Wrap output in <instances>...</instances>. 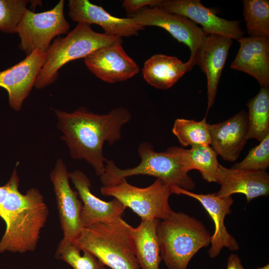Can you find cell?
Here are the masks:
<instances>
[{
    "label": "cell",
    "instance_id": "20",
    "mask_svg": "<svg viewBox=\"0 0 269 269\" xmlns=\"http://www.w3.org/2000/svg\"><path fill=\"white\" fill-rule=\"evenodd\" d=\"M238 41L240 48L231 64V68L252 76L258 81L261 87H269V37H242Z\"/></svg>",
    "mask_w": 269,
    "mask_h": 269
},
{
    "label": "cell",
    "instance_id": "10",
    "mask_svg": "<svg viewBox=\"0 0 269 269\" xmlns=\"http://www.w3.org/2000/svg\"><path fill=\"white\" fill-rule=\"evenodd\" d=\"M56 196L64 241H74L83 228L80 219L82 203L69 182V172L64 161L58 158L50 173Z\"/></svg>",
    "mask_w": 269,
    "mask_h": 269
},
{
    "label": "cell",
    "instance_id": "23",
    "mask_svg": "<svg viewBox=\"0 0 269 269\" xmlns=\"http://www.w3.org/2000/svg\"><path fill=\"white\" fill-rule=\"evenodd\" d=\"M170 147L179 156L188 172L196 169L207 182H217L220 163L217 160V154L210 145L195 146L190 149L178 146Z\"/></svg>",
    "mask_w": 269,
    "mask_h": 269
},
{
    "label": "cell",
    "instance_id": "1",
    "mask_svg": "<svg viewBox=\"0 0 269 269\" xmlns=\"http://www.w3.org/2000/svg\"><path fill=\"white\" fill-rule=\"evenodd\" d=\"M54 112L57 127L63 134L61 138L68 146L70 156L85 160L101 176L108 160L103 155L104 143L112 145L121 138L122 127L132 118L129 110L120 107L107 114H97L82 107L71 113Z\"/></svg>",
    "mask_w": 269,
    "mask_h": 269
},
{
    "label": "cell",
    "instance_id": "2",
    "mask_svg": "<svg viewBox=\"0 0 269 269\" xmlns=\"http://www.w3.org/2000/svg\"><path fill=\"white\" fill-rule=\"evenodd\" d=\"M18 164L9 178L10 189L1 207L0 217L6 230L0 241V254L34 251L48 215L47 206L38 189L31 188L25 194L19 192Z\"/></svg>",
    "mask_w": 269,
    "mask_h": 269
},
{
    "label": "cell",
    "instance_id": "13",
    "mask_svg": "<svg viewBox=\"0 0 269 269\" xmlns=\"http://www.w3.org/2000/svg\"><path fill=\"white\" fill-rule=\"evenodd\" d=\"M172 194H183L198 200L208 213L215 225V230L210 238L211 247L208 253L211 258L216 257L224 247L232 251H237L239 246L236 239L227 231L224 219L231 212L234 202L232 196L221 197L216 193L197 194L179 187L170 186Z\"/></svg>",
    "mask_w": 269,
    "mask_h": 269
},
{
    "label": "cell",
    "instance_id": "18",
    "mask_svg": "<svg viewBox=\"0 0 269 269\" xmlns=\"http://www.w3.org/2000/svg\"><path fill=\"white\" fill-rule=\"evenodd\" d=\"M211 145L227 161H236L248 140V114L242 110L223 122L209 126Z\"/></svg>",
    "mask_w": 269,
    "mask_h": 269
},
{
    "label": "cell",
    "instance_id": "8",
    "mask_svg": "<svg viewBox=\"0 0 269 269\" xmlns=\"http://www.w3.org/2000/svg\"><path fill=\"white\" fill-rule=\"evenodd\" d=\"M64 0H60L51 9L35 13L26 9L19 22L17 33L19 48L30 55L35 50L45 52L52 40L66 33L70 25L64 14Z\"/></svg>",
    "mask_w": 269,
    "mask_h": 269
},
{
    "label": "cell",
    "instance_id": "14",
    "mask_svg": "<svg viewBox=\"0 0 269 269\" xmlns=\"http://www.w3.org/2000/svg\"><path fill=\"white\" fill-rule=\"evenodd\" d=\"M119 43L98 49L84 58L88 69L97 78L109 83L124 81L139 71L137 63Z\"/></svg>",
    "mask_w": 269,
    "mask_h": 269
},
{
    "label": "cell",
    "instance_id": "3",
    "mask_svg": "<svg viewBox=\"0 0 269 269\" xmlns=\"http://www.w3.org/2000/svg\"><path fill=\"white\" fill-rule=\"evenodd\" d=\"M157 235L161 259L168 269H186L196 253L208 246L211 236L202 222L174 211L159 221Z\"/></svg>",
    "mask_w": 269,
    "mask_h": 269
},
{
    "label": "cell",
    "instance_id": "29",
    "mask_svg": "<svg viewBox=\"0 0 269 269\" xmlns=\"http://www.w3.org/2000/svg\"><path fill=\"white\" fill-rule=\"evenodd\" d=\"M269 166V134L259 144L251 148L246 156L232 168L266 170Z\"/></svg>",
    "mask_w": 269,
    "mask_h": 269
},
{
    "label": "cell",
    "instance_id": "12",
    "mask_svg": "<svg viewBox=\"0 0 269 269\" xmlns=\"http://www.w3.org/2000/svg\"><path fill=\"white\" fill-rule=\"evenodd\" d=\"M45 56V52L35 50L18 63L0 71V87L7 92L9 105L13 110H21L34 86Z\"/></svg>",
    "mask_w": 269,
    "mask_h": 269
},
{
    "label": "cell",
    "instance_id": "16",
    "mask_svg": "<svg viewBox=\"0 0 269 269\" xmlns=\"http://www.w3.org/2000/svg\"><path fill=\"white\" fill-rule=\"evenodd\" d=\"M68 6V15L73 21L78 24L99 25L104 33L110 36L129 37L137 35L139 31L144 29L133 18L114 16L102 6L88 0H70Z\"/></svg>",
    "mask_w": 269,
    "mask_h": 269
},
{
    "label": "cell",
    "instance_id": "28",
    "mask_svg": "<svg viewBox=\"0 0 269 269\" xmlns=\"http://www.w3.org/2000/svg\"><path fill=\"white\" fill-rule=\"evenodd\" d=\"M28 0H0V31L7 34L17 32L19 22Z\"/></svg>",
    "mask_w": 269,
    "mask_h": 269
},
{
    "label": "cell",
    "instance_id": "27",
    "mask_svg": "<svg viewBox=\"0 0 269 269\" xmlns=\"http://www.w3.org/2000/svg\"><path fill=\"white\" fill-rule=\"evenodd\" d=\"M55 257L65 262L73 269H106V266L95 255L87 250H81L74 241L61 240Z\"/></svg>",
    "mask_w": 269,
    "mask_h": 269
},
{
    "label": "cell",
    "instance_id": "25",
    "mask_svg": "<svg viewBox=\"0 0 269 269\" xmlns=\"http://www.w3.org/2000/svg\"><path fill=\"white\" fill-rule=\"evenodd\" d=\"M209 126L206 115L200 121L179 118L175 120L172 131L183 146L210 145Z\"/></svg>",
    "mask_w": 269,
    "mask_h": 269
},
{
    "label": "cell",
    "instance_id": "30",
    "mask_svg": "<svg viewBox=\"0 0 269 269\" xmlns=\"http://www.w3.org/2000/svg\"><path fill=\"white\" fill-rule=\"evenodd\" d=\"M161 1V0H125L122 2V6L129 16L147 6L149 7H159Z\"/></svg>",
    "mask_w": 269,
    "mask_h": 269
},
{
    "label": "cell",
    "instance_id": "22",
    "mask_svg": "<svg viewBox=\"0 0 269 269\" xmlns=\"http://www.w3.org/2000/svg\"><path fill=\"white\" fill-rule=\"evenodd\" d=\"M192 68L189 61L183 62L175 56L156 54L145 62L142 73L144 79L150 85L166 90Z\"/></svg>",
    "mask_w": 269,
    "mask_h": 269
},
{
    "label": "cell",
    "instance_id": "5",
    "mask_svg": "<svg viewBox=\"0 0 269 269\" xmlns=\"http://www.w3.org/2000/svg\"><path fill=\"white\" fill-rule=\"evenodd\" d=\"M137 151L141 161L134 167L121 169L113 160H107L104 173L100 176L103 185H114L130 176L146 175L160 179L170 187L176 186L188 191L195 188V183L179 156L170 147L164 152H156L151 144L143 141L139 144Z\"/></svg>",
    "mask_w": 269,
    "mask_h": 269
},
{
    "label": "cell",
    "instance_id": "6",
    "mask_svg": "<svg viewBox=\"0 0 269 269\" xmlns=\"http://www.w3.org/2000/svg\"><path fill=\"white\" fill-rule=\"evenodd\" d=\"M127 222L96 223L83 227L74 243L112 269H141L132 249Z\"/></svg>",
    "mask_w": 269,
    "mask_h": 269
},
{
    "label": "cell",
    "instance_id": "9",
    "mask_svg": "<svg viewBox=\"0 0 269 269\" xmlns=\"http://www.w3.org/2000/svg\"><path fill=\"white\" fill-rule=\"evenodd\" d=\"M139 25L154 26L163 28L179 42L187 45L191 54L188 61L195 65L194 59L207 35L202 29L188 18L169 12L159 7H145L129 16Z\"/></svg>",
    "mask_w": 269,
    "mask_h": 269
},
{
    "label": "cell",
    "instance_id": "19",
    "mask_svg": "<svg viewBox=\"0 0 269 269\" xmlns=\"http://www.w3.org/2000/svg\"><path fill=\"white\" fill-rule=\"evenodd\" d=\"M217 180L221 188L216 194L221 197L241 193L249 203L269 194V175L266 170L228 168L220 164Z\"/></svg>",
    "mask_w": 269,
    "mask_h": 269
},
{
    "label": "cell",
    "instance_id": "15",
    "mask_svg": "<svg viewBox=\"0 0 269 269\" xmlns=\"http://www.w3.org/2000/svg\"><path fill=\"white\" fill-rule=\"evenodd\" d=\"M69 177L82 202L80 219L83 228L96 223H111L122 218L126 208L124 204L115 198L106 202L92 194L91 181L83 172L74 170L69 173Z\"/></svg>",
    "mask_w": 269,
    "mask_h": 269
},
{
    "label": "cell",
    "instance_id": "7",
    "mask_svg": "<svg viewBox=\"0 0 269 269\" xmlns=\"http://www.w3.org/2000/svg\"><path fill=\"white\" fill-rule=\"evenodd\" d=\"M101 192L117 199L141 219L164 220L173 211L168 202L170 187L158 178L145 188L133 186L125 179L116 185L103 186Z\"/></svg>",
    "mask_w": 269,
    "mask_h": 269
},
{
    "label": "cell",
    "instance_id": "11",
    "mask_svg": "<svg viewBox=\"0 0 269 269\" xmlns=\"http://www.w3.org/2000/svg\"><path fill=\"white\" fill-rule=\"evenodd\" d=\"M159 7L199 24L207 35L217 34L238 40L244 34L239 21L228 20L218 16L200 0H161Z\"/></svg>",
    "mask_w": 269,
    "mask_h": 269
},
{
    "label": "cell",
    "instance_id": "26",
    "mask_svg": "<svg viewBox=\"0 0 269 269\" xmlns=\"http://www.w3.org/2000/svg\"><path fill=\"white\" fill-rule=\"evenodd\" d=\"M243 13L250 37L269 36V1L244 0Z\"/></svg>",
    "mask_w": 269,
    "mask_h": 269
},
{
    "label": "cell",
    "instance_id": "33",
    "mask_svg": "<svg viewBox=\"0 0 269 269\" xmlns=\"http://www.w3.org/2000/svg\"><path fill=\"white\" fill-rule=\"evenodd\" d=\"M257 269H269V264H268L266 266L261 268H258Z\"/></svg>",
    "mask_w": 269,
    "mask_h": 269
},
{
    "label": "cell",
    "instance_id": "21",
    "mask_svg": "<svg viewBox=\"0 0 269 269\" xmlns=\"http://www.w3.org/2000/svg\"><path fill=\"white\" fill-rule=\"evenodd\" d=\"M159 221L141 219L136 228L127 223L130 242L141 269H159L161 259L157 227Z\"/></svg>",
    "mask_w": 269,
    "mask_h": 269
},
{
    "label": "cell",
    "instance_id": "17",
    "mask_svg": "<svg viewBox=\"0 0 269 269\" xmlns=\"http://www.w3.org/2000/svg\"><path fill=\"white\" fill-rule=\"evenodd\" d=\"M232 39L217 34L208 35L194 59L207 78V112L213 106L218 86L226 61Z\"/></svg>",
    "mask_w": 269,
    "mask_h": 269
},
{
    "label": "cell",
    "instance_id": "32",
    "mask_svg": "<svg viewBox=\"0 0 269 269\" xmlns=\"http://www.w3.org/2000/svg\"><path fill=\"white\" fill-rule=\"evenodd\" d=\"M10 186V183L9 180L4 185L0 186V217L1 216V207L8 195Z\"/></svg>",
    "mask_w": 269,
    "mask_h": 269
},
{
    "label": "cell",
    "instance_id": "24",
    "mask_svg": "<svg viewBox=\"0 0 269 269\" xmlns=\"http://www.w3.org/2000/svg\"><path fill=\"white\" fill-rule=\"evenodd\" d=\"M247 105L249 111L248 139L255 138L260 142L269 134V87H261Z\"/></svg>",
    "mask_w": 269,
    "mask_h": 269
},
{
    "label": "cell",
    "instance_id": "4",
    "mask_svg": "<svg viewBox=\"0 0 269 269\" xmlns=\"http://www.w3.org/2000/svg\"><path fill=\"white\" fill-rule=\"evenodd\" d=\"M122 38L94 31L91 26L79 23L64 37L55 38L45 52L44 62L34 87L44 88L58 78L59 70L65 64L85 58L100 48L122 43Z\"/></svg>",
    "mask_w": 269,
    "mask_h": 269
},
{
    "label": "cell",
    "instance_id": "31",
    "mask_svg": "<svg viewBox=\"0 0 269 269\" xmlns=\"http://www.w3.org/2000/svg\"><path fill=\"white\" fill-rule=\"evenodd\" d=\"M227 269H245L239 257L237 254H231L228 257Z\"/></svg>",
    "mask_w": 269,
    "mask_h": 269
}]
</instances>
